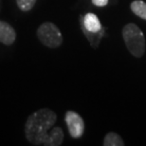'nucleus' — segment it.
<instances>
[{
  "mask_svg": "<svg viewBox=\"0 0 146 146\" xmlns=\"http://www.w3.org/2000/svg\"><path fill=\"white\" fill-rule=\"evenodd\" d=\"M57 115L48 108H42L29 116L25 123V136L33 145H46L49 130L54 126Z\"/></svg>",
  "mask_w": 146,
  "mask_h": 146,
  "instance_id": "1",
  "label": "nucleus"
},
{
  "mask_svg": "<svg viewBox=\"0 0 146 146\" xmlns=\"http://www.w3.org/2000/svg\"><path fill=\"white\" fill-rule=\"evenodd\" d=\"M122 37L130 53L137 58L141 57L145 51V37L138 26L130 23L122 29Z\"/></svg>",
  "mask_w": 146,
  "mask_h": 146,
  "instance_id": "2",
  "label": "nucleus"
},
{
  "mask_svg": "<svg viewBox=\"0 0 146 146\" xmlns=\"http://www.w3.org/2000/svg\"><path fill=\"white\" fill-rule=\"evenodd\" d=\"M37 37L44 46L56 48L63 43V36L59 28L52 22H45L37 30Z\"/></svg>",
  "mask_w": 146,
  "mask_h": 146,
  "instance_id": "3",
  "label": "nucleus"
},
{
  "mask_svg": "<svg viewBox=\"0 0 146 146\" xmlns=\"http://www.w3.org/2000/svg\"><path fill=\"white\" fill-rule=\"evenodd\" d=\"M66 123L69 135L74 139H79L84 135V122L83 118L74 111H68L66 113Z\"/></svg>",
  "mask_w": 146,
  "mask_h": 146,
  "instance_id": "4",
  "label": "nucleus"
},
{
  "mask_svg": "<svg viewBox=\"0 0 146 146\" xmlns=\"http://www.w3.org/2000/svg\"><path fill=\"white\" fill-rule=\"evenodd\" d=\"M15 30L6 21L0 20V43L6 46H11L15 42Z\"/></svg>",
  "mask_w": 146,
  "mask_h": 146,
  "instance_id": "5",
  "label": "nucleus"
},
{
  "mask_svg": "<svg viewBox=\"0 0 146 146\" xmlns=\"http://www.w3.org/2000/svg\"><path fill=\"white\" fill-rule=\"evenodd\" d=\"M82 25H83V28L84 30L91 33H99L102 30V24L98 16L92 13H86L84 16L83 20H82Z\"/></svg>",
  "mask_w": 146,
  "mask_h": 146,
  "instance_id": "6",
  "label": "nucleus"
},
{
  "mask_svg": "<svg viewBox=\"0 0 146 146\" xmlns=\"http://www.w3.org/2000/svg\"><path fill=\"white\" fill-rule=\"evenodd\" d=\"M64 132L60 127H52L49 130L46 146H59L63 143Z\"/></svg>",
  "mask_w": 146,
  "mask_h": 146,
  "instance_id": "7",
  "label": "nucleus"
},
{
  "mask_svg": "<svg viewBox=\"0 0 146 146\" xmlns=\"http://www.w3.org/2000/svg\"><path fill=\"white\" fill-rule=\"evenodd\" d=\"M131 11L137 16L141 17V19L146 20V3L141 0H135L130 5Z\"/></svg>",
  "mask_w": 146,
  "mask_h": 146,
  "instance_id": "8",
  "label": "nucleus"
},
{
  "mask_svg": "<svg viewBox=\"0 0 146 146\" xmlns=\"http://www.w3.org/2000/svg\"><path fill=\"white\" fill-rule=\"evenodd\" d=\"M104 146H123L124 142L122 139L117 133L109 132L107 133L104 139Z\"/></svg>",
  "mask_w": 146,
  "mask_h": 146,
  "instance_id": "9",
  "label": "nucleus"
},
{
  "mask_svg": "<svg viewBox=\"0 0 146 146\" xmlns=\"http://www.w3.org/2000/svg\"><path fill=\"white\" fill-rule=\"evenodd\" d=\"M37 0H16V4L22 11H29L34 7Z\"/></svg>",
  "mask_w": 146,
  "mask_h": 146,
  "instance_id": "10",
  "label": "nucleus"
},
{
  "mask_svg": "<svg viewBox=\"0 0 146 146\" xmlns=\"http://www.w3.org/2000/svg\"><path fill=\"white\" fill-rule=\"evenodd\" d=\"M92 1V4L97 6V7H104L108 4V1L109 0H91Z\"/></svg>",
  "mask_w": 146,
  "mask_h": 146,
  "instance_id": "11",
  "label": "nucleus"
}]
</instances>
